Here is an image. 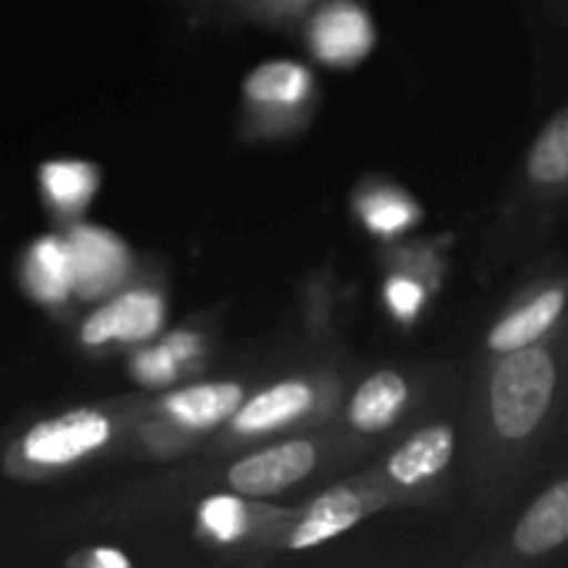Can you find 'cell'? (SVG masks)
Returning <instances> with one entry per match:
<instances>
[{"label": "cell", "instance_id": "obj_13", "mask_svg": "<svg viewBox=\"0 0 568 568\" xmlns=\"http://www.w3.org/2000/svg\"><path fill=\"white\" fill-rule=\"evenodd\" d=\"M409 406V379L396 369H379L359 383L346 406V419L356 433L376 436L386 433Z\"/></svg>", "mask_w": 568, "mask_h": 568}, {"label": "cell", "instance_id": "obj_9", "mask_svg": "<svg viewBox=\"0 0 568 568\" xmlns=\"http://www.w3.org/2000/svg\"><path fill=\"white\" fill-rule=\"evenodd\" d=\"M568 293L562 286H549L542 293H536L532 300H526L519 310L506 313L486 336L489 353H516L526 346H536L542 336H549L559 320L566 316Z\"/></svg>", "mask_w": 568, "mask_h": 568}, {"label": "cell", "instance_id": "obj_5", "mask_svg": "<svg viewBox=\"0 0 568 568\" xmlns=\"http://www.w3.org/2000/svg\"><path fill=\"white\" fill-rule=\"evenodd\" d=\"M73 256V296L103 300L116 293L130 276V250L120 236L100 226L77 223L67 233Z\"/></svg>", "mask_w": 568, "mask_h": 568}, {"label": "cell", "instance_id": "obj_3", "mask_svg": "<svg viewBox=\"0 0 568 568\" xmlns=\"http://www.w3.org/2000/svg\"><path fill=\"white\" fill-rule=\"evenodd\" d=\"M166 323V300L150 286H133L110 293L83 323H80V346L100 349V346H136L153 336H160Z\"/></svg>", "mask_w": 568, "mask_h": 568}, {"label": "cell", "instance_id": "obj_6", "mask_svg": "<svg viewBox=\"0 0 568 568\" xmlns=\"http://www.w3.org/2000/svg\"><path fill=\"white\" fill-rule=\"evenodd\" d=\"M243 399H246V389L233 379L193 383V386H180V389L166 393L153 406V413H156V419H166L180 433L193 436V433H210V429L230 423L236 416V409L243 406Z\"/></svg>", "mask_w": 568, "mask_h": 568}, {"label": "cell", "instance_id": "obj_22", "mask_svg": "<svg viewBox=\"0 0 568 568\" xmlns=\"http://www.w3.org/2000/svg\"><path fill=\"white\" fill-rule=\"evenodd\" d=\"M67 566L73 568H130L133 566V559L130 556H123L120 549H110V546H97V549H87V552H77V556H70L67 559Z\"/></svg>", "mask_w": 568, "mask_h": 568}, {"label": "cell", "instance_id": "obj_1", "mask_svg": "<svg viewBox=\"0 0 568 568\" xmlns=\"http://www.w3.org/2000/svg\"><path fill=\"white\" fill-rule=\"evenodd\" d=\"M559 389V363L546 346L503 353L489 376V419L499 439L523 443L549 416Z\"/></svg>", "mask_w": 568, "mask_h": 568}, {"label": "cell", "instance_id": "obj_15", "mask_svg": "<svg viewBox=\"0 0 568 568\" xmlns=\"http://www.w3.org/2000/svg\"><path fill=\"white\" fill-rule=\"evenodd\" d=\"M40 190L47 206L60 216H77L100 190V170L83 160H50L40 166Z\"/></svg>", "mask_w": 568, "mask_h": 568}, {"label": "cell", "instance_id": "obj_17", "mask_svg": "<svg viewBox=\"0 0 568 568\" xmlns=\"http://www.w3.org/2000/svg\"><path fill=\"white\" fill-rule=\"evenodd\" d=\"M526 173L536 186H566L568 183V106L559 110L542 133L536 136Z\"/></svg>", "mask_w": 568, "mask_h": 568}, {"label": "cell", "instance_id": "obj_18", "mask_svg": "<svg viewBox=\"0 0 568 568\" xmlns=\"http://www.w3.org/2000/svg\"><path fill=\"white\" fill-rule=\"evenodd\" d=\"M196 526H200V532L210 542L230 546V542H240V539L250 536L253 513H250V506L243 503L240 493H233V496H210L196 509Z\"/></svg>", "mask_w": 568, "mask_h": 568}, {"label": "cell", "instance_id": "obj_2", "mask_svg": "<svg viewBox=\"0 0 568 568\" xmlns=\"http://www.w3.org/2000/svg\"><path fill=\"white\" fill-rule=\"evenodd\" d=\"M113 436H116V419L106 409L100 406L67 409L60 416L30 426L7 453V469L27 479L53 476L103 453L113 443Z\"/></svg>", "mask_w": 568, "mask_h": 568}, {"label": "cell", "instance_id": "obj_14", "mask_svg": "<svg viewBox=\"0 0 568 568\" xmlns=\"http://www.w3.org/2000/svg\"><path fill=\"white\" fill-rule=\"evenodd\" d=\"M310 43H313V53L326 63H336V67L356 63L373 47L369 17L359 7L333 3L313 20Z\"/></svg>", "mask_w": 568, "mask_h": 568}, {"label": "cell", "instance_id": "obj_21", "mask_svg": "<svg viewBox=\"0 0 568 568\" xmlns=\"http://www.w3.org/2000/svg\"><path fill=\"white\" fill-rule=\"evenodd\" d=\"M386 300H389V306H393L403 320H413L416 310L423 306V290H419V283H413V280H393V283L386 286Z\"/></svg>", "mask_w": 568, "mask_h": 568}, {"label": "cell", "instance_id": "obj_10", "mask_svg": "<svg viewBox=\"0 0 568 568\" xmlns=\"http://www.w3.org/2000/svg\"><path fill=\"white\" fill-rule=\"evenodd\" d=\"M456 456V429L439 423V426H426L419 433H413L386 463V476L396 486L416 489L433 483L436 476L446 473V466Z\"/></svg>", "mask_w": 568, "mask_h": 568}, {"label": "cell", "instance_id": "obj_4", "mask_svg": "<svg viewBox=\"0 0 568 568\" xmlns=\"http://www.w3.org/2000/svg\"><path fill=\"white\" fill-rule=\"evenodd\" d=\"M316 466L320 446L313 439H283L236 459L226 469V486L243 499H270L310 479Z\"/></svg>", "mask_w": 568, "mask_h": 568}, {"label": "cell", "instance_id": "obj_12", "mask_svg": "<svg viewBox=\"0 0 568 568\" xmlns=\"http://www.w3.org/2000/svg\"><path fill=\"white\" fill-rule=\"evenodd\" d=\"M568 542V479L546 489L516 523L513 529V552L523 559H539Z\"/></svg>", "mask_w": 568, "mask_h": 568}, {"label": "cell", "instance_id": "obj_7", "mask_svg": "<svg viewBox=\"0 0 568 568\" xmlns=\"http://www.w3.org/2000/svg\"><path fill=\"white\" fill-rule=\"evenodd\" d=\"M316 406V389L310 379H283L250 399L236 409V416L226 423L233 439H260L270 433H280L303 416H310Z\"/></svg>", "mask_w": 568, "mask_h": 568}, {"label": "cell", "instance_id": "obj_8", "mask_svg": "<svg viewBox=\"0 0 568 568\" xmlns=\"http://www.w3.org/2000/svg\"><path fill=\"white\" fill-rule=\"evenodd\" d=\"M369 496L359 486H336L329 493H323L306 513L303 519L293 526V532L286 536V549L300 552V549H316L333 542L336 536L349 532L356 523H363L369 516Z\"/></svg>", "mask_w": 568, "mask_h": 568}, {"label": "cell", "instance_id": "obj_20", "mask_svg": "<svg viewBox=\"0 0 568 568\" xmlns=\"http://www.w3.org/2000/svg\"><path fill=\"white\" fill-rule=\"evenodd\" d=\"M363 213H366V223L373 230H379V233H396V230H403L413 220V206L403 196H396V193L376 196L373 203L363 206Z\"/></svg>", "mask_w": 568, "mask_h": 568}, {"label": "cell", "instance_id": "obj_19", "mask_svg": "<svg viewBox=\"0 0 568 568\" xmlns=\"http://www.w3.org/2000/svg\"><path fill=\"white\" fill-rule=\"evenodd\" d=\"M183 369V359L166 346V339L153 349H143L133 356L130 373L143 383V386H170Z\"/></svg>", "mask_w": 568, "mask_h": 568}, {"label": "cell", "instance_id": "obj_16", "mask_svg": "<svg viewBox=\"0 0 568 568\" xmlns=\"http://www.w3.org/2000/svg\"><path fill=\"white\" fill-rule=\"evenodd\" d=\"M310 73L293 63V60H270L263 67H256L246 83L243 93L253 106L260 110H293L306 100L310 93Z\"/></svg>", "mask_w": 568, "mask_h": 568}, {"label": "cell", "instance_id": "obj_11", "mask_svg": "<svg viewBox=\"0 0 568 568\" xmlns=\"http://www.w3.org/2000/svg\"><path fill=\"white\" fill-rule=\"evenodd\" d=\"M23 290L43 306H63L73 300V256L67 236H40L27 246L20 266Z\"/></svg>", "mask_w": 568, "mask_h": 568}]
</instances>
